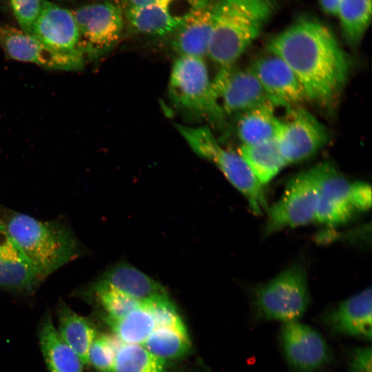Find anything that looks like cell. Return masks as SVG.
I'll use <instances>...</instances> for the list:
<instances>
[{
	"label": "cell",
	"instance_id": "9a60e30c",
	"mask_svg": "<svg viewBox=\"0 0 372 372\" xmlns=\"http://www.w3.org/2000/svg\"><path fill=\"white\" fill-rule=\"evenodd\" d=\"M371 297L369 288L340 302L321 318L325 329L335 336L371 341Z\"/></svg>",
	"mask_w": 372,
	"mask_h": 372
},
{
	"label": "cell",
	"instance_id": "2e32d148",
	"mask_svg": "<svg viewBox=\"0 0 372 372\" xmlns=\"http://www.w3.org/2000/svg\"><path fill=\"white\" fill-rule=\"evenodd\" d=\"M320 167V189L315 221L338 226L352 218L354 209L349 200L351 183L329 163Z\"/></svg>",
	"mask_w": 372,
	"mask_h": 372
},
{
	"label": "cell",
	"instance_id": "4fadbf2b",
	"mask_svg": "<svg viewBox=\"0 0 372 372\" xmlns=\"http://www.w3.org/2000/svg\"><path fill=\"white\" fill-rule=\"evenodd\" d=\"M0 48L9 59L50 70H77L85 63L49 50L19 27L9 24L0 25Z\"/></svg>",
	"mask_w": 372,
	"mask_h": 372
},
{
	"label": "cell",
	"instance_id": "7c38bea8",
	"mask_svg": "<svg viewBox=\"0 0 372 372\" xmlns=\"http://www.w3.org/2000/svg\"><path fill=\"white\" fill-rule=\"evenodd\" d=\"M28 34L57 54L85 62L79 48L78 29L72 10L43 0Z\"/></svg>",
	"mask_w": 372,
	"mask_h": 372
},
{
	"label": "cell",
	"instance_id": "cb8c5ba5",
	"mask_svg": "<svg viewBox=\"0 0 372 372\" xmlns=\"http://www.w3.org/2000/svg\"><path fill=\"white\" fill-rule=\"evenodd\" d=\"M238 153L262 185L287 165L275 139L255 145H241Z\"/></svg>",
	"mask_w": 372,
	"mask_h": 372
},
{
	"label": "cell",
	"instance_id": "30bf717a",
	"mask_svg": "<svg viewBox=\"0 0 372 372\" xmlns=\"http://www.w3.org/2000/svg\"><path fill=\"white\" fill-rule=\"evenodd\" d=\"M279 341L285 360L295 372H315L331 360L324 337L298 320L282 323Z\"/></svg>",
	"mask_w": 372,
	"mask_h": 372
},
{
	"label": "cell",
	"instance_id": "e575fe53",
	"mask_svg": "<svg viewBox=\"0 0 372 372\" xmlns=\"http://www.w3.org/2000/svg\"><path fill=\"white\" fill-rule=\"evenodd\" d=\"M157 0H122V9L123 12L144 7L155 2Z\"/></svg>",
	"mask_w": 372,
	"mask_h": 372
},
{
	"label": "cell",
	"instance_id": "ffe728a7",
	"mask_svg": "<svg viewBox=\"0 0 372 372\" xmlns=\"http://www.w3.org/2000/svg\"><path fill=\"white\" fill-rule=\"evenodd\" d=\"M96 285L118 291L143 303L168 298L162 285L138 269L125 263L110 269Z\"/></svg>",
	"mask_w": 372,
	"mask_h": 372
},
{
	"label": "cell",
	"instance_id": "836d02e7",
	"mask_svg": "<svg viewBox=\"0 0 372 372\" xmlns=\"http://www.w3.org/2000/svg\"><path fill=\"white\" fill-rule=\"evenodd\" d=\"M341 0H319L323 12L327 14L337 17Z\"/></svg>",
	"mask_w": 372,
	"mask_h": 372
},
{
	"label": "cell",
	"instance_id": "1f68e13d",
	"mask_svg": "<svg viewBox=\"0 0 372 372\" xmlns=\"http://www.w3.org/2000/svg\"><path fill=\"white\" fill-rule=\"evenodd\" d=\"M371 347H356L350 349L347 355L349 372H371Z\"/></svg>",
	"mask_w": 372,
	"mask_h": 372
},
{
	"label": "cell",
	"instance_id": "d6a6232c",
	"mask_svg": "<svg viewBox=\"0 0 372 372\" xmlns=\"http://www.w3.org/2000/svg\"><path fill=\"white\" fill-rule=\"evenodd\" d=\"M349 196L354 209L366 211L371 208V187L367 183L358 181L351 183Z\"/></svg>",
	"mask_w": 372,
	"mask_h": 372
},
{
	"label": "cell",
	"instance_id": "5bb4252c",
	"mask_svg": "<svg viewBox=\"0 0 372 372\" xmlns=\"http://www.w3.org/2000/svg\"><path fill=\"white\" fill-rule=\"evenodd\" d=\"M249 68L276 107H292L309 100L298 77L278 56L269 53L256 59Z\"/></svg>",
	"mask_w": 372,
	"mask_h": 372
},
{
	"label": "cell",
	"instance_id": "d590c367",
	"mask_svg": "<svg viewBox=\"0 0 372 372\" xmlns=\"http://www.w3.org/2000/svg\"><path fill=\"white\" fill-rule=\"evenodd\" d=\"M192 1L200 3H207V0H192Z\"/></svg>",
	"mask_w": 372,
	"mask_h": 372
},
{
	"label": "cell",
	"instance_id": "7402d4cb",
	"mask_svg": "<svg viewBox=\"0 0 372 372\" xmlns=\"http://www.w3.org/2000/svg\"><path fill=\"white\" fill-rule=\"evenodd\" d=\"M275 107L269 101L241 114L237 134L242 145H255L275 139L279 121Z\"/></svg>",
	"mask_w": 372,
	"mask_h": 372
},
{
	"label": "cell",
	"instance_id": "8992f818",
	"mask_svg": "<svg viewBox=\"0 0 372 372\" xmlns=\"http://www.w3.org/2000/svg\"><path fill=\"white\" fill-rule=\"evenodd\" d=\"M310 296L306 273L300 267L289 268L255 292L258 316L282 323L298 321L306 312Z\"/></svg>",
	"mask_w": 372,
	"mask_h": 372
},
{
	"label": "cell",
	"instance_id": "4dcf8cb0",
	"mask_svg": "<svg viewBox=\"0 0 372 372\" xmlns=\"http://www.w3.org/2000/svg\"><path fill=\"white\" fill-rule=\"evenodd\" d=\"M43 0H8L9 7L19 28L29 33L37 18Z\"/></svg>",
	"mask_w": 372,
	"mask_h": 372
},
{
	"label": "cell",
	"instance_id": "52a82bcc",
	"mask_svg": "<svg viewBox=\"0 0 372 372\" xmlns=\"http://www.w3.org/2000/svg\"><path fill=\"white\" fill-rule=\"evenodd\" d=\"M319 189V165L289 180L281 198L268 209L266 233L315 221Z\"/></svg>",
	"mask_w": 372,
	"mask_h": 372
},
{
	"label": "cell",
	"instance_id": "7a4b0ae2",
	"mask_svg": "<svg viewBox=\"0 0 372 372\" xmlns=\"http://www.w3.org/2000/svg\"><path fill=\"white\" fill-rule=\"evenodd\" d=\"M276 9L275 0H220L213 5L207 56L220 68L235 64Z\"/></svg>",
	"mask_w": 372,
	"mask_h": 372
},
{
	"label": "cell",
	"instance_id": "603a6c76",
	"mask_svg": "<svg viewBox=\"0 0 372 372\" xmlns=\"http://www.w3.org/2000/svg\"><path fill=\"white\" fill-rule=\"evenodd\" d=\"M58 331L78 355L83 364H88V351L97 333L85 318L62 303L59 309Z\"/></svg>",
	"mask_w": 372,
	"mask_h": 372
},
{
	"label": "cell",
	"instance_id": "6da1fadb",
	"mask_svg": "<svg viewBox=\"0 0 372 372\" xmlns=\"http://www.w3.org/2000/svg\"><path fill=\"white\" fill-rule=\"evenodd\" d=\"M267 49L292 70L308 99L321 105L332 103L347 80V54L331 31L316 20H298L273 36Z\"/></svg>",
	"mask_w": 372,
	"mask_h": 372
},
{
	"label": "cell",
	"instance_id": "d6986e66",
	"mask_svg": "<svg viewBox=\"0 0 372 372\" xmlns=\"http://www.w3.org/2000/svg\"><path fill=\"white\" fill-rule=\"evenodd\" d=\"M213 29V5L195 7L172 34V47L178 56L204 59L207 56Z\"/></svg>",
	"mask_w": 372,
	"mask_h": 372
},
{
	"label": "cell",
	"instance_id": "8d00e7d4",
	"mask_svg": "<svg viewBox=\"0 0 372 372\" xmlns=\"http://www.w3.org/2000/svg\"><path fill=\"white\" fill-rule=\"evenodd\" d=\"M2 223H3V222H1V221L0 220V229H1V225H2Z\"/></svg>",
	"mask_w": 372,
	"mask_h": 372
},
{
	"label": "cell",
	"instance_id": "e0dca14e",
	"mask_svg": "<svg viewBox=\"0 0 372 372\" xmlns=\"http://www.w3.org/2000/svg\"><path fill=\"white\" fill-rule=\"evenodd\" d=\"M41 281L34 265L10 236L3 223L0 229V287L28 291Z\"/></svg>",
	"mask_w": 372,
	"mask_h": 372
},
{
	"label": "cell",
	"instance_id": "74e56055",
	"mask_svg": "<svg viewBox=\"0 0 372 372\" xmlns=\"http://www.w3.org/2000/svg\"><path fill=\"white\" fill-rule=\"evenodd\" d=\"M60 1H69V0H60Z\"/></svg>",
	"mask_w": 372,
	"mask_h": 372
},
{
	"label": "cell",
	"instance_id": "f1b7e54d",
	"mask_svg": "<svg viewBox=\"0 0 372 372\" xmlns=\"http://www.w3.org/2000/svg\"><path fill=\"white\" fill-rule=\"evenodd\" d=\"M95 291L101 304L107 312V320L120 319L143 304L108 287L96 285Z\"/></svg>",
	"mask_w": 372,
	"mask_h": 372
},
{
	"label": "cell",
	"instance_id": "3957f363",
	"mask_svg": "<svg viewBox=\"0 0 372 372\" xmlns=\"http://www.w3.org/2000/svg\"><path fill=\"white\" fill-rule=\"evenodd\" d=\"M4 224L8 234L31 261L41 280L79 255L75 236L58 220L43 221L17 213Z\"/></svg>",
	"mask_w": 372,
	"mask_h": 372
},
{
	"label": "cell",
	"instance_id": "5b68a950",
	"mask_svg": "<svg viewBox=\"0 0 372 372\" xmlns=\"http://www.w3.org/2000/svg\"><path fill=\"white\" fill-rule=\"evenodd\" d=\"M168 94L174 105L195 116L212 121L224 116L204 59L178 56L171 70Z\"/></svg>",
	"mask_w": 372,
	"mask_h": 372
},
{
	"label": "cell",
	"instance_id": "8fae6325",
	"mask_svg": "<svg viewBox=\"0 0 372 372\" xmlns=\"http://www.w3.org/2000/svg\"><path fill=\"white\" fill-rule=\"evenodd\" d=\"M211 86L224 116L241 114L269 101L249 68L240 69L234 65L221 68L211 81Z\"/></svg>",
	"mask_w": 372,
	"mask_h": 372
},
{
	"label": "cell",
	"instance_id": "9c48e42d",
	"mask_svg": "<svg viewBox=\"0 0 372 372\" xmlns=\"http://www.w3.org/2000/svg\"><path fill=\"white\" fill-rule=\"evenodd\" d=\"M328 139L326 127L302 107H289L286 116L279 118L275 140L287 165L312 157Z\"/></svg>",
	"mask_w": 372,
	"mask_h": 372
},
{
	"label": "cell",
	"instance_id": "44dd1931",
	"mask_svg": "<svg viewBox=\"0 0 372 372\" xmlns=\"http://www.w3.org/2000/svg\"><path fill=\"white\" fill-rule=\"evenodd\" d=\"M39 342L45 362L51 372H83V364L65 342L50 316L42 322Z\"/></svg>",
	"mask_w": 372,
	"mask_h": 372
},
{
	"label": "cell",
	"instance_id": "ac0fdd59",
	"mask_svg": "<svg viewBox=\"0 0 372 372\" xmlns=\"http://www.w3.org/2000/svg\"><path fill=\"white\" fill-rule=\"evenodd\" d=\"M182 0H157L134 10L124 12L131 29L136 33L163 37L172 34L192 10L179 11Z\"/></svg>",
	"mask_w": 372,
	"mask_h": 372
},
{
	"label": "cell",
	"instance_id": "d4e9b609",
	"mask_svg": "<svg viewBox=\"0 0 372 372\" xmlns=\"http://www.w3.org/2000/svg\"><path fill=\"white\" fill-rule=\"evenodd\" d=\"M142 344L165 360L183 356L190 349V340L184 324L156 327Z\"/></svg>",
	"mask_w": 372,
	"mask_h": 372
},
{
	"label": "cell",
	"instance_id": "484cf974",
	"mask_svg": "<svg viewBox=\"0 0 372 372\" xmlns=\"http://www.w3.org/2000/svg\"><path fill=\"white\" fill-rule=\"evenodd\" d=\"M337 17L346 41L357 46L371 23V0H341Z\"/></svg>",
	"mask_w": 372,
	"mask_h": 372
},
{
	"label": "cell",
	"instance_id": "4316f807",
	"mask_svg": "<svg viewBox=\"0 0 372 372\" xmlns=\"http://www.w3.org/2000/svg\"><path fill=\"white\" fill-rule=\"evenodd\" d=\"M115 335L123 342L142 344L156 327L152 314L146 303L124 317L107 320Z\"/></svg>",
	"mask_w": 372,
	"mask_h": 372
},
{
	"label": "cell",
	"instance_id": "ba28073f",
	"mask_svg": "<svg viewBox=\"0 0 372 372\" xmlns=\"http://www.w3.org/2000/svg\"><path fill=\"white\" fill-rule=\"evenodd\" d=\"M79 33V48L86 59H98L119 41L124 25L121 6L110 1L72 10Z\"/></svg>",
	"mask_w": 372,
	"mask_h": 372
},
{
	"label": "cell",
	"instance_id": "277c9868",
	"mask_svg": "<svg viewBox=\"0 0 372 372\" xmlns=\"http://www.w3.org/2000/svg\"><path fill=\"white\" fill-rule=\"evenodd\" d=\"M176 128L191 149L213 163L246 198L252 212L258 215L267 209L262 185L238 152L220 145L207 127L177 125Z\"/></svg>",
	"mask_w": 372,
	"mask_h": 372
},
{
	"label": "cell",
	"instance_id": "f546056e",
	"mask_svg": "<svg viewBox=\"0 0 372 372\" xmlns=\"http://www.w3.org/2000/svg\"><path fill=\"white\" fill-rule=\"evenodd\" d=\"M121 343L116 336L96 335L88 351V364L100 372H111Z\"/></svg>",
	"mask_w": 372,
	"mask_h": 372
},
{
	"label": "cell",
	"instance_id": "83f0119b",
	"mask_svg": "<svg viewBox=\"0 0 372 372\" xmlns=\"http://www.w3.org/2000/svg\"><path fill=\"white\" fill-rule=\"evenodd\" d=\"M166 360L156 357L143 344L121 343L111 372H165Z\"/></svg>",
	"mask_w": 372,
	"mask_h": 372
}]
</instances>
